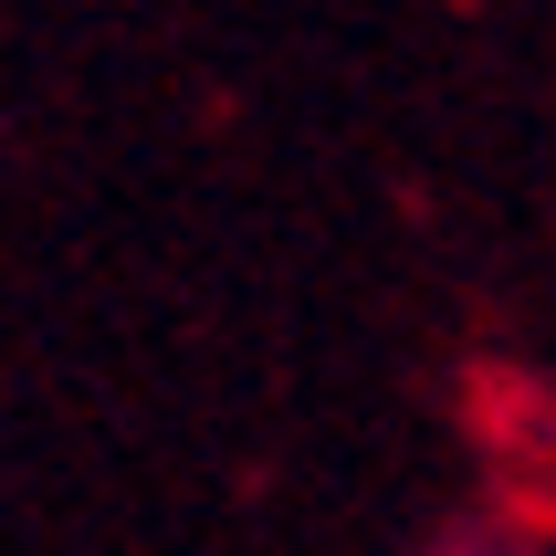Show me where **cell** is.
<instances>
[{
  "label": "cell",
  "instance_id": "obj_1",
  "mask_svg": "<svg viewBox=\"0 0 556 556\" xmlns=\"http://www.w3.org/2000/svg\"><path fill=\"white\" fill-rule=\"evenodd\" d=\"M463 556H483V546H463Z\"/></svg>",
  "mask_w": 556,
  "mask_h": 556
}]
</instances>
